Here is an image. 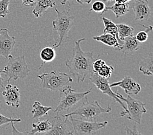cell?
I'll use <instances>...</instances> for the list:
<instances>
[{
	"instance_id": "1",
	"label": "cell",
	"mask_w": 153,
	"mask_h": 135,
	"mask_svg": "<svg viewBox=\"0 0 153 135\" xmlns=\"http://www.w3.org/2000/svg\"><path fill=\"white\" fill-rule=\"evenodd\" d=\"M85 40L82 38L74 42L72 55L65 61V66L72 75L77 77L78 83L84 81L93 72V63L95 60L93 52H83L80 47V44Z\"/></svg>"
},
{
	"instance_id": "2",
	"label": "cell",
	"mask_w": 153,
	"mask_h": 135,
	"mask_svg": "<svg viewBox=\"0 0 153 135\" xmlns=\"http://www.w3.org/2000/svg\"><path fill=\"white\" fill-rule=\"evenodd\" d=\"M56 12V19L53 21V30L57 32L59 36V41L57 44L53 46L54 48L61 46L64 41L68 36L69 31L75 24L74 18L70 14V8L63 11H59L57 9H55Z\"/></svg>"
},
{
	"instance_id": "3",
	"label": "cell",
	"mask_w": 153,
	"mask_h": 135,
	"mask_svg": "<svg viewBox=\"0 0 153 135\" xmlns=\"http://www.w3.org/2000/svg\"><path fill=\"white\" fill-rule=\"evenodd\" d=\"M37 77L41 80L43 89L56 92H61L69 83L73 81L68 74L57 71L44 73L41 75H37Z\"/></svg>"
},
{
	"instance_id": "4",
	"label": "cell",
	"mask_w": 153,
	"mask_h": 135,
	"mask_svg": "<svg viewBox=\"0 0 153 135\" xmlns=\"http://www.w3.org/2000/svg\"><path fill=\"white\" fill-rule=\"evenodd\" d=\"M30 70L25 61L24 56L14 57L12 55L8 58V63L2 70V73L7 77V81L10 83L11 79H24L29 75Z\"/></svg>"
},
{
	"instance_id": "5",
	"label": "cell",
	"mask_w": 153,
	"mask_h": 135,
	"mask_svg": "<svg viewBox=\"0 0 153 135\" xmlns=\"http://www.w3.org/2000/svg\"><path fill=\"white\" fill-rule=\"evenodd\" d=\"M85 101L76 108L71 112L64 114V118H68L70 116H78L89 121H93L97 116L104 113H110L111 111V107L110 105L107 108H103L97 101L89 102L85 97Z\"/></svg>"
},
{
	"instance_id": "6",
	"label": "cell",
	"mask_w": 153,
	"mask_h": 135,
	"mask_svg": "<svg viewBox=\"0 0 153 135\" xmlns=\"http://www.w3.org/2000/svg\"><path fill=\"white\" fill-rule=\"evenodd\" d=\"M115 93L120 100L125 102L128 107L126 112L123 111L121 112V116L122 117L126 116V118L128 120L140 124L142 115L147 112L146 108H145L146 104L139 100L132 97L130 95H127V97H125L118 91H116Z\"/></svg>"
},
{
	"instance_id": "7",
	"label": "cell",
	"mask_w": 153,
	"mask_h": 135,
	"mask_svg": "<svg viewBox=\"0 0 153 135\" xmlns=\"http://www.w3.org/2000/svg\"><path fill=\"white\" fill-rule=\"evenodd\" d=\"M91 92V89L85 92H76L71 86H67L60 92L61 101L53 112H59L63 111H68L69 108L74 107Z\"/></svg>"
},
{
	"instance_id": "8",
	"label": "cell",
	"mask_w": 153,
	"mask_h": 135,
	"mask_svg": "<svg viewBox=\"0 0 153 135\" xmlns=\"http://www.w3.org/2000/svg\"><path fill=\"white\" fill-rule=\"evenodd\" d=\"M68 119L72 124L73 128V134L76 135H91L96 133L98 130L103 129L107 125L108 122H97L93 121H84L73 118V116H70Z\"/></svg>"
},
{
	"instance_id": "9",
	"label": "cell",
	"mask_w": 153,
	"mask_h": 135,
	"mask_svg": "<svg viewBox=\"0 0 153 135\" xmlns=\"http://www.w3.org/2000/svg\"><path fill=\"white\" fill-rule=\"evenodd\" d=\"M89 80L96 86L97 89L100 90L104 94L107 95L115 102L119 103L124 108V111H126L127 108L125 107V105L123 104L122 101L117 96L115 93L111 90V88L110 86V83H109V79L102 77L98 75L97 72L93 71L90 74Z\"/></svg>"
},
{
	"instance_id": "10",
	"label": "cell",
	"mask_w": 153,
	"mask_h": 135,
	"mask_svg": "<svg viewBox=\"0 0 153 135\" xmlns=\"http://www.w3.org/2000/svg\"><path fill=\"white\" fill-rule=\"evenodd\" d=\"M15 44V37L9 35L7 29H0V56L8 59L13 52Z\"/></svg>"
},
{
	"instance_id": "11",
	"label": "cell",
	"mask_w": 153,
	"mask_h": 135,
	"mask_svg": "<svg viewBox=\"0 0 153 135\" xmlns=\"http://www.w3.org/2000/svg\"><path fill=\"white\" fill-rule=\"evenodd\" d=\"M132 8L135 14V21H146L151 16V10L147 0H133Z\"/></svg>"
},
{
	"instance_id": "12",
	"label": "cell",
	"mask_w": 153,
	"mask_h": 135,
	"mask_svg": "<svg viewBox=\"0 0 153 135\" xmlns=\"http://www.w3.org/2000/svg\"><path fill=\"white\" fill-rule=\"evenodd\" d=\"M2 95L7 105L16 108L20 107V93L16 85H12L8 83L5 90L2 92Z\"/></svg>"
},
{
	"instance_id": "13",
	"label": "cell",
	"mask_w": 153,
	"mask_h": 135,
	"mask_svg": "<svg viewBox=\"0 0 153 135\" xmlns=\"http://www.w3.org/2000/svg\"><path fill=\"white\" fill-rule=\"evenodd\" d=\"M110 87L119 86L125 90L126 95H137L141 91V86L130 76H125L121 81L111 83Z\"/></svg>"
},
{
	"instance_id": "14",
	"label": "cell",
	"mask_w": 153,
	"mask_h": 135,
	"mask_svg": "<svg viewBox=\"0 0 153 135\" xmlns=\"http://www.w3.org/2000/svg\"><path fill=\"white\" fill-rule=\"evenodd\" d=\"M68 118L62 120L60 116H55L53 119L52 127L45 134H74L68 125Z\"/></svg>"
},
{
	"instance_id": "15",
	"label": "cell",
	"mask_w": 153,
	"mask_h": 135,
	"mask_svg": "<svg viewBox=\"0 0 153 135\" xmlns=\"http://www.w3.org/2000/svg\"><path fill=\"white\" fill-rule=\"evenodd\" d=\"M140 42L136 36H129L123 40L122 46L120 47L119 51H121L123 55H132L139 49Z\"/></svg>"
},
{
	"instance_id": "16",
	"label": "cell",
	"mask_w": 153,
	"mask_h": 135,
	"mask_svg": "<svg viewBox=\"0 0 153 135\" xmlns=\"http://www.w3.org/2000/svg\"><path fill=\"white\" fill-rule=\"evenodd\" d=\"M55 5V0H36L32 13L36 18L41 17L48 9L52 8Z\"/></svg>"
},
{
	"instance_id": "17",
	"label": "cell",
	"mask_w": 153,
	"mask_h": 135,
	"mask_svg": "<svg viewBox=\"0 0 153 135\" xmlns=\"http://www.w3.org/2000/svg\"><path fill=\"white\" fill-rule=\"evenodd\" d=\"M93 39L96 41L103 43L108 46L114 47L117 51H119L120 47H121V44L119 43L117 38L114 35L110 33H103V35L100 36H94Z\"/></svg>"
},
{
	"instance_id": "18",
	"label": "cell",
	"mask_w": 153,
	"mask_h": 135,
	"mask_svg": "<svg viewBox=\"0 0 153 135\" xmlns=\"http://www.w3.org/2000/svg\"><path fill=\"white\" fill-rule=\"evenodd\" d=\"M129 5L130 4L128 3H118L115 2L114 5L111 7H105L104 10L102 13V14L107 12L108 10H111V11L115 14V17L117 18H119L125 15L127 13L129 12Z\"/></svg>"
},
{
	"instance_id": "19",
	"label": "cell",
	"mask_w": 153,
	"mask_h": 135,
	"mask_svg": "<svg viewBox=\"0 0 153 135\" xmlns=\"http://www.w3.org/2000/svg\"><path fill=\"white\" fill-rule=\"evenodd\" d=\"M52 124L49 120H43L37 123H32V129L27 134H35L38 133L46 134L52 129Z\"/></svg>"
},
{
	"instance_id": "20",
	"label": "cell",
	"mask_w": 153,
	"mask_h": 135,
	"mask_svg": "<svg viewBox=\"0 0 153 135\" xmlns=\"http://www.w3.org/2000/svg\"><path fill=\"white\" fill-rule=\"evenodd\" d=\"M52 108L51 107H46L42 105L39 101H35L33 104L31 114H33V119L41 118L42 116H48V112Z\"/></svg>"
},
{
	"instance_id": "21",
	"label": "cell",
	"mask_w": 153,
	"mask_h": 135,
	"mask_svg": "<svg viewBox=\"0 0 153 135\" xmlns=\"http://www.w3.org/2000/svg\"><path fill=\"white\" fill-rule=\"evenodd\" d=\"M102 20L104 25V33H110L112 35H114L115 37L119 43L121 44H122V41L119 38L118 35V30L117 25L115 23L110 20L108 19V18L102 17Z\"/></svg>"
},
{
	"instance_id": "22",
	"label": "cell",
	"mask_w": 153,
	"mask_h": 135,
	"mask_svg": "<svg viewBox=\"0 0 153 135\" xmlns=\"http://www.w3.org/2000/svg\"><path fill=\"white\" fill-rule=\"evenodd\" d=\"M139 70L144 75L151 76L153 74V61L152 56L145 58L140 63Z\"/></svg>"
},
{
	"instance_id": "23",
	"label": "cell",
	"mask_w": 153,
	"mask_h": 135,
	"mask_svg": "<svg viewBox=\"0 0 153 135\" xmlns=\"http://www.w3.org/2000/svg\"><path fill=\"white\" fill-rule=\"evenodd\" d=\"M56 53L53 47H45L41 50L40 53V57L42 60L43 63H50L55 59Z\"/></svg>"
},
{
	"instance_id": "24",
	"label": "cell",
	"mask_w": 153,
	"mask_h": 135,
	"mask_svg": "<svg viewBox=\"0 0 153 135\" xmlns=\"http://www.w3.org/2000/svg\"><path fill=\"white\" fill-rule=\"evenodd\" d=\"M116 25L118 30L119 38L122 42L123 40L127 36L134 35V27L124 24H116Z\"/></svg>"
},
{
	"instance_id": "25",
	"label": "cell",
	"mask_w": 153,
	"mask_h": 135,
	"mask_svg": "<svg viewBox=\"0 0 153 135\" xmlns=\"http://www.w3.org/2000/svg\"><path fill=\"white\" fill-rule=\"evenodd\" d=\"M114 68L112 66L107 65L106 63H105L97 73L98 74V75L102 77L110 79L111 75L112 72H114Z\"/></svg>"
},
{
	"instance_id": "26",
	"label": "cell",
	"mask_w": 153,
	"mask_h": 135,
	"mask_svg": "<svg viewBox=\"0 0 153 135\" xmlns=\"http://www.w3.org/2000/svg\"><path fill=\"white\" fill-rule=\"evenodd\" d=\"M10 1V0H0V18H5L9 13Z\"/></svg>"
},
{
	"instance_id": "27",
	"label": "cell",
	"mask_w": 153,
	"mask_h": 135,
	"mask_svg": "<svg viewBox=\"0 0 153 135\" xmlns=\"http://www.w3.org/2000/svg\"><path fill=\"white\" fill-rule=\"evenodd\" d=\"M105 7H106V5H105V4L102 1H97L93 3L91 8L89 10L90 12L94 11L96 13H101V14H102V13L104 10Z\"/></svg>"
},
{
	"instance_id": "28",
	"label": "cell",
	"mask_w": 153,
	"mask_h": 135,
	"mask_svg": "<svg viewBox=\"0 0 153 135\" xmlns=\"http://www.w3.org/2000/svg\"><path fill=\"white\" fill-rule=\"evenodd\" d=\"M22 121L20 118H8L5 116L0 114V127L5 125V124L10 123V122H20Z\"/></svg>"
},
{
	"instance_id": "29",
	"label": "cell",
	"mask_w": 153,
	"mask_h": 135,
	"mask_svg": "<svg viewBox=\"0 0 153 135\" xmlns=\"http://www.w3.org/2000/svg\"><path fill=\"white\" fill-rule=\"evenodd\" d=\"M105 64V62L100 59L94 60L93 63V71L97 72Z\"/></svg>"
},
{
	"instance_id": "30",
	"label": "cell",
	"mask_w": 153,
	"mask_h": 135,
	"mask_svg": "<svg viewBox=\"0 0 153 135\" xmlns=\"http://www.w3.org/2000/svg\"><path fill=\"white\" fill-rule=\"evenodd\" d=\"M148 34L147 33V32L145 31H140L137 35L136 36V38L137 41L139 42H145L147 41V40L148 39Z\"/></svg>"
},
{
	"instance_id": "31",
	"label": "cell",
	"mask_w": 153,
	"mask_h": 135,
	"mask_svg": "<svg viewBox=\"0 0 153 135\" xmlns=\"http://www.w3.org/2000/svg\"><path fill=\"white\" fill-rule=\"evenodd\" d=\"M36 0H22V5L25 6L33 7L35 5Z\"/></svg>"
},
{
	"instance_id": "32",
	"label": "cell",
	"mask_w": 153,
	"mask_h": 135,
	"mask_svg": "<svg viewBox=\"0 0 153 135\" xmlns=\"http://www.w3.org/2000/svg\"><path fill=\"white\" fill-rule=\"evenodd\" d=\"M126 131L127 134H140V133H139L137 131H136V129L132 131V129H129L128 127H126Z\"/></svg>"
},
{
	"instance_id": "33",
	"label": "cell",
	"mask_w": 153,
	"mask_h": 135,
	"mask_svg": "<svg viewBox=\"0 0 153 135\" xmlns=\"http://www.w3.org/2000/svg\"><path fill=\"white\" fill-rule=\"evenodd\" d=\"M1 73H2V70L1 69H0V90L4 89V85H3V84H4L5 81L1 75Z\"/></svg>"
},
{
	"instance_id": "34",
	"label": "cell",
	"mask_w": 153,
	"mask_h": 135,
	"mask_svg": "<svg viewBox=\"0 0 153 135\" xmlns=\"http://www.w3.org/2000/svg\"><path fill=\"white\" fill-rule=\"evenodd\" d=\"M79 4L80 5H84V4H89L92 1V0H76Z\"/></svg>"
},
{
	"instance_id": "35",
	"label": "cell",
	"mask_w": 153,
	"mask_h": 135,
	"mask_svg": "<svg viewBox=\"0 0 153 135\" xmlns=\"http://www.w3.org/2000/svg\"><path fill=\"white\" fill-rule=\"evenodd\" d=\"M104 1H115V2L118 3H126L130 1H132V0H103Z\"/></svg>"
},
{
	"instance_id": "36",
	"label": "cell",
	"mask_w": 153,
	"mask_h": 135,
	"mask_svg": "<svg viewBox=\"0 0 153 135\" xmlns=\"http://www.w3.org/2000/svg\"><path fill=\"white\" fill-rule=\"evenodd\" d=\"M68 1H70V0H63V1H61V5H65V3H66Z\"/></svg>"
}]
</instances>
